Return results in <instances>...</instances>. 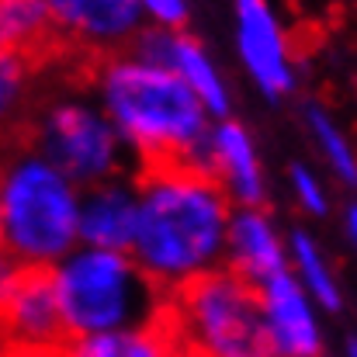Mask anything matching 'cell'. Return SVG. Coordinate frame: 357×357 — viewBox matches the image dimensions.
I'll use <instances>...</instances> for the list:
<instances>
[{"instance_id": "obj_3", "label": "cell", "mask_w": 357, "mask_h": 357, "mask_svg": "<svg viewBox=\"0 0 357 357\" xmlns=\"http://www.w3.org/2000/svg\"><path fill=\"white\" fill-rule=\"evenodd\" d=\"M163 312L184 357H278L264 288L236 267L170 284Z\"/></svg>"}, {"instance_id": "obj_17", "label": "cell", "mask_w": 357, "mask_h": 357, "mask_svg": "<svg viewBox=\"0 0 357 357\" xmlns=\"http://www.w3.org/2000/svg\"><path fill=\"white\" fill-rule=\"evenodd\" d=\"M312 119V128H316V135H319V142H323V149L330 153V160H333V167L347 177V181H357V163L354 156H351V149H347V142L340 139V132L330 125V121L323 119L319 112H312L309 115Z\"/></svg>"}, {"instance_id": "obj_6", "label": "cell", "mask_w": 357, "mask_h": 357, "mask_svg": "<svg viewBox=\"0 0 357 357\" xmlns=\"http://www.w3.org/2000/svg\"><path fill=\"white\" fill-rule=\"evenodd\" d=\"M3 357H70L80 340L59 298V271L45 260H17L3 271Z\"/></svg>"}, {"instance_id": "obj_20", "label": "cell", "mask_w": 357, "mask_h": 357, "mask_svg": "<svg viewBox=\"0 0 357 357\" xmlns=\"http://www.w3.org/2000/svg\"><path fill=\"white\" fill-rule=\"evenodd\" d=\"M347 357H357V340H347Z\"/></svg>"}, {"instance_id": "obj_11", "label": "cell", "mask_w": 357, "mask_h": 357, "mask_svg": "<svg viewBox=\"0 0 357 357\" xmlns=\"http://www.w3.org/2000/svg\"><path fill=\"white\" fill-rule=\"evenodd\" d=\"M70 357H184L163 305L135 330H112L80 337Z\"/></svg>"}, {"instance_id": "obj_5", "label": "cell", "mask_w": 357, "mask_h": 357, "mask_svg": "<svg viewBox=\"0 0 357 357\" xmlns=\"http://www.w3.org/2000/svg\"><path fill=\"white\" fill-rule=\"evenodd\" d=\"M80 233V208L66 177L45 160H21L3 184V239L17 260H52Z\"/></svg>"}, {"instance_id": "obj_12", "label": "cell", "mask_w": 357, "mask_h": 357, "mask_svg": "<svg viewBox=\"0 0 357 357\" xmlns=\"http://www.w3.org/2000/svg\"><path fill=\"white\" fill-rule=\"evenodd\" d=\"M59 24L80 42L101 49V42L121 38L139 21V0H49Z\"/></svg>"}, {"instance_id": "obj_10", "label": "cell", "mask_w": 357, "mask_h": 357, "mask_svg": "<svg viewBox=\"0 0 357 357\" xmlns=\"http://www.w3.org/2000/svg\"><path fill=\"white\" fill-rule=\"evenodd\" d=\"M139 205L125 184H98L80 205V236L98 250H128L135 246L139 229Z\"/></svg>"}, {"instance_id": "obj_15", "label": "cell", "mask_w": 357, "mask_h": 357, "mask_svg": "<svg viewBox=\"0 0 357 357\" xmlns=\"http://www.w3.org/2000/svg\"><path fill=\"white\" fill-rule=\"evenodd\" d=\"M174 70L195 87V94L215 112V115H222L226 112V91H222V84H219V77L212 73V66H208V59H205V52H202V45L195 42V38H188V35H177V49H174Z\"/></svg>"}, {"instance_id": "obj_4", "label": "cell", "mask_w": 357, "mask_h": 357, "mask_svg": "<svg viewBox=\"0 0 357 357\" xmlns=\"http://www.w3.org/2000/svg\"><path fill=\"white\" fill-rule=\"evenodd\" d=\"M167 291V281L112 250H91L59 267V298L77 337L142 326Z\"/></svg>"}, {"instance_id": "obj_14", "label": "cell", "mask_w": 357, "mask_h": 357, "mask_svg": "<svg viewBox=\"0 0 357 357\" xmlns=\"http://www.w3.org/2000/svg\"><path fill=\"white\" fill-rule=\"evenodd\" d=\"M215 156L222 167V177H229L233 191L243 202H260V177H257V163H253V149L246 142V132L239 125H222L215 135Z\"/></svg>"}, {"instance_id": "obj_18", "label": "cell", "mask_w": 357, "mask_h": 357, "mask_svg": "<svg viewBox=\"0 0 357 357\" xmlns=\"http://www.w3.org/2000/svg\"><path fill=\"white\" fill-rule=\"evenodd\" d=\"M291 177H295V184H298V195H302V202L312 208V212H323L326 208V202H323V195H319V188H316V181L302 170V167H295L291 170Z\"/></svg>"}, {"instance_id": "obj_2", "label": "cell", "mask_w": 357, "mask_h": 357, "mask_svg": "<svg viewBox=\"0 0 357 357\" xmlns=\"http://www.w3.org/2000/svg\"><path fill=\"white\" fill-rule=\"evenodd\" d=\"M139 229L135 253L149 274L174 284L198 274L208 264L226 233V177L219 170H188L163 181L139 184Z\"/></svg>"}, {"instance_id": "obj_16", "label": "cell", "mask_w": 357, "mask_h": 357, "mask_svg": "<svg viewBox=\"0 0 357 357\" xmlns=\"http://www.w3.org/2000/svg\"><path fill=\"white\" fill-rule=\"evenodd\" d=\"M295 257H298V267L305 271V281L312 284L316 298L326 309H340V295H337V288H333V281H330V274H326V267H323L312 239L305 236V233H295Z\"/></svg>"}, {"instance_id": "obj_21", "label": "cell", "mask_w": 357, "mask_h": 357, "mask_svg": "<svg viewBox=\"0 0 357 357\" xmlns=\"http://www.w3.org/2000/svg\"><path fill=\"white\" fill-rule=\"evenodd\" d=\"M351 233L357 236V208H351Z\"/></svg>"}, {"instance_id": "obj_7", "label": "cell", "mask_w": 357, "mask_h": 357, "mask_svg": "<svg viewBox=\"0 0 357 357\" xmlns=\"http://www.w3.org/2000/svg\"><path fill=\"white\" fill-rule=\"evenodd\" d=\"M24 149H38L66 181L108 184L119 170V135L105 119L80 105H56L17 132Z\"/></svg>"}, {"instance_id": "obj_9", "label": "cell", "mask_w": 357, "mask_h": 357, "mask_svg": "<svg viewBox=\"0 0 357 357\" xmlns=\"http://www.w3.org/2000/svg\"><path fill=\"white\" fill-rule=\"evenodd\" d=\"M264 295H267V323L278 357H323V340L302 298V288L288 274H278L274 281L264 284Z\"/></svg>"}, {"instance_id": "obj_13", "label": "cell", "mask_w": 357, "mask_h": 357, "mask_svg": "<svg viewBox=\"0 0 357 357\" xmlns=\"http://www.w3.org/2000/svg\"><path fill=\"white\" fill-rule=\"evenodd\" d=\"M229 246H233V264L246 278H253L257 284L274 281L278 274H284V260H281V246L271 233L267 219L260 212H243L229 222Z\"/></svg>"}, {"instance_id": "obj_1", "label": "cell", "mask_w": 357, "mask_h": 357, "mask_svg": "<svg viewBox=\"0 0 357 357\" xmlns=\"http://www.w3.org/2000/svg\"><path fill=\"white\" fill-rule=\"evenodd\" d=\"M105 101L119 128L139 153L135 188L188 170H219L215 146L205 135V101L177 70L146 66L139 59H108Z\"/></svg>"}, {"instance_id": "obj_19", "label": "cell", "mask_w": 357, "mask_h": 357, "mask_svg": "<svg viewBox=\"0 0 357 357\" xmlns=\"http://www.w3.org/2000/svg\"><path fill=\"white\" fill-rule=\"evenodd\" d=\"M163 24H184V0H142Z\"/></svg>"}, {"instance_id": "obj_8", "label": "cell", "mask_w": 357, "mask_h": 357, "mask_svg": "<svg viewBox=\"0 0 357 357\" xmlns=\"http://www.w3.org/2000/svg\"><path fill=\"white\" fill-rule=\"evenodd\" d=\"M239 14V49L243 59L250 63L253 77L260 80V87L278 98L291 87V73L284 63V42L278 35V24L267 10L264 0H236Z\"/></svg>"}]
</instances>
